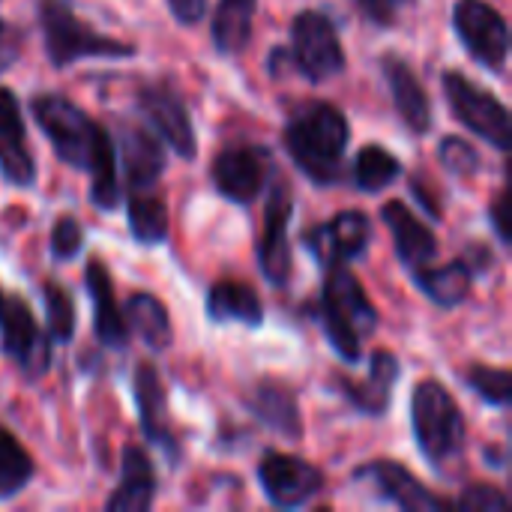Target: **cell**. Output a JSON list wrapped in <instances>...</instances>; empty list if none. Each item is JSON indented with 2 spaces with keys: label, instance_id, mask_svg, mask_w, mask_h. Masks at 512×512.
<instances>
[{
  "label": "cell",
  "instance_id": "5b68a950",
  "mask_svg": "<svg viewBox=\"0 0 512 512\" xmlns=\"http://www.w3.org/2000/svg\"><path fill=\"white\" fill-rule=\"evenodd\" d=\"M45 51L54 66H69L84 57H132L135 45L96 33L87 21L72 12L69 0H39Z\"/></svg>",
  "mask_w": 512,
  "mask_h": 512
},
{
  "label": "cell",
  "instance_id": "ffe728a7",
  "mask_svg": "<svg viewBox=\"0 0 512 512\" xmlns=\"http://www.w3.org/2000/svg\"><path fill=\"white\" fill-rule=\"evenodd\" d=\"M246 405L252 408V414L273 429L276 435L288 438V441H300L303 438V417H300V402L297 396L282 387L279 381H261L252 387V393L246 396Z\"/></svg>",
  "mask_w": 512,
  "mask_h": 512
},
{
  "label": "cell",
  "instance_id": "2e32d148",
  "mask_svg": "<svg viewBox=\"0 0 512 512\" xmlns=\"http://www.w3.org/2000/svg\"><path fill=\"white\" fill-rule=\"evenodd\" d=\"M381 216H384V222H387V228L393 234L399 261L405 267L420 270L438 255V240H435L432 228L423 225V219L405 201H387Z\"/></svg>",
  "mask_w": 512,
  "mask_h": 512
},
{
  "label": "cell",
  "instance_id": "60d3db41",
  "mask_svg": "<svg viewBox=\"0 0 512 512\" xmlns=\"http://www.w3.org/2000/svg\"><path fill=\"white\" fill-rule=\"evenodd\" d=\"M6 63H12V57H0V69H3Z\"/></svg>",
  "mask_w": 512,
  "mask_h": 512
},
{
  "label": "cell",
  "instance_id": "cb8c5ba5",
  "mask_svg": "<svg viewBox=\"0 0 512 512\" xmlns=\"http://www.w3.org/2000/svg\"><path fill=\"white\" fill-rule=\"evenodd\" d=\"M207 315L219 324L225 321H237L246 327H261L264 321V306L258 300V294L234 279H222L210 288L207 294Z\"/></svg>",
  "mask_w": 512,
  "mask_h": 512
},
{
  "label": "cell",
  "instance_id": "d6986e66",
  "mask_svg": "<svg viewBox=\"0 0 512 512\" xmlns=\"http://www.w3.org/2000/svg\"><path fill=\"white\" fill-rule=\"evenodd\" d=\"M87 291H90V300H93V330H96L99 345L114 348V351L126 348L129 324H126L117 300H114L111 276H108V270L99 261L87 264Z\"/></svg>",
  "mask_w": 512,
  "mask_h": 512
},
{
  "label": "cell",
  "instance_id": "7a4b0ae2",
  "mask_svg": "<svg viewBox=\"0 0 512 512\" xmlns=\"http://www.w3.org/2000/svg\"><path fill=\"white\" fill-rule=\"evenodd\" d=\"M351 129L345 114L330 102L300 105L285 126V147L294 165L312 183H336L345 171V147Z\"/></svg>",
  "mask_w": 512,
  "mask_h": 512
},
{
  "label": "cell",
  "instance_id": "3957f363",
  "mask_svg": "<svg viewBox=\"0 0 512 512\" xmlns=\"http://www.w3.org/2000/svg\"><path fill=\"white\" fill-rule=\"evenodd\" d=\"M321 330L333 351L348 363H360V342L375 333L378 309L366 297L360 279L348 270V264L327 267L324 297H321Z\"/></svg>",
  "mask_w": 512,
  "mask_h": 512
},
{
  "label": "cell",
  "instance_id": "b9f144b4",
  "mask_svg": "<svg viewBox=\"0 0 512 512\" xmlns=\"http://www.w3.org/2000/svg\"><path fill=\"white\" fill-rule=\"evenodd\" d=\"M0 312H3V294H0Z\"/></svg>",
  "mask_w": 512,
  "mask_h": 512
},
{
  "label": "cell",
  "instance_id": "f1b7e54d",
  "mask_svg": "<svg viewBox=\"0 0 512 512\" xmlns=\"http://www.w3.org/2000/svg\"><path fill=\"white\" fill-rule=\"evenodd\" d=\"M33 459L18 438L0 426V501L15 498L33 480Z\"/></svg>",
  "mask_w": 512,
  "mask_h": 512
},
{
  "label": "cell",
  "instance_id": "e575fe53",
  "mask_svg": "<svg viewBox=\"0 0 512 512\" xmlns=\"http://www.w3.org/2000/svg\"><path fill=\"white\" fill-rule=\"evenodd\" d=\"M450 507L462 512H504L510 507V498L495 486H480L477 483V486L465 489L462 498L456 504H450Z\"/></svg>",
  "mask_w": 512,
  "mask_h": 512
},
{
  "label": "cell",
  "instance_id": "603a6c76",
  "mask_svg": "<svg viewBox=\"0 0 512 512\" xmlns=\"http://www.w3.org/2000/svg\"><path fill=\"white\" fill-rule=\"evenodd\" d=\"M135 405L141 414V432L153 444H171L168 435V396L162 387L159 372L150 363H141L135 369Z\"/></svg>",
  "mask_w": 512,
  "mask_h": 512
},
{
  "label": "cell",
  "instance_id": "e0dca14e",
  "mask_svg": "<svg viewBox=\"0 0 512 512\" xmlns=\"http://www.w3.org/2000/svg\"><path fill=\"white\" fill-rule=\"evenodd\" d=\"M381 69H384V78L390 84L399 117L408 123L411 132L426 135L432 129V102H429V93L420 84L417 72L396 54H387L381 60Z\"/></svg>",
  "mask_w": 512,
  "mask_h": 512
},
{
  "label": "cell",
  "instance_id": "7c38bea8",
  "mask_svg": "<svg viewBox=\"0 0 512 512\" xmlns=\"http://www.w3.org/2000/svg\"><path fill=\"white\" fill-rule=\"evenodd\" d=\"M372 240V225H369V216L360 213V210H345L339 216H333L330 222L324 225H315L303 243L306 249L324 264V267H333V264H348L354 258H360L366 252Z\"/></svg>",
  "mask_w": 512,
  "mask_h": 512
},
{
  "label": "cell",
  "instance_id": "7bdbcfd3",
  "mask_svg": "<svg viewBox=\"0 0 512 512\" xmlns=\"http://www.w3.org/2000/svg\"><path fill=\"white\" fill-rule=\"evenodd\" d=\"M0 33H3V21H0Z\"/></svg>",
  "mask_w": 512,
  "mask_h": 512
},
{
  "label": "cell",
  "instance_id": "83f0119b",
  "mask_svg": "<svg viewBox=\"0 0 512 512\" xmlns=\"http://www.w3.org/2000/svg\"><path fill=\"white\" fill-rule=\"evenodd\" d=\"M129 231L138 243L156 246L168 237V207L156 195L132 192L129 198Z\"/></svg>",
  "mask_w": 512,
  "mask_h": 512
},
{
  "label": "cell",
  "instance_id": "d6a6232c",
  "mask_svg": "<svg viewBox=\"0 0 512 512\" xmlns=\"http://www.w3.org/2000/svg\"><path fill=\"white\" fill-rule=\"evenodd\" d=\"M438 159L456 177H474L480 171V153L465 138H456V135H447L438 144Z\"/></svg>",
  "mask_w": 512,
  "mask_h": 512
},
{
  "label": "cell",
  "instance_id": "74e56055",
  "mask_svg": "<svg viewBox=\"0 0 512 512\" xmlns=\"http://www.w3.org/2000/svg\"><path fill=\"white\" fill-rule=\"evenodd\" d=\"M512 195L510 189H501V195L495 198V204L489 207V219H492V225H495V234H498V240L504 243V246H510L512 243Z\"/></svg>",
  "mask_w": 512,
  "mask_h": 512
},
{
  "label": "cell",
  "instance_id": "52a82bcc",
  "mask_svg": "<svg viewBox=\"0 0 512 512\" xmlns=\"http://www.w3.org/2000/svg\"><path fill=\"white\" fill-rule=\"evenodd\" d=\"M291 63L309 81L321 84L345 69V48L336 24L321 9H306L291 24Z\"/></svg>",
  "mask_w": 512,
  "mask_h": 512
},
{
  "label": "cell",
  "instance_id": "6da1fadb",
  "mask_svg": "<svg viewBox=\"0 0 512 512\" xmlns=\"http://www.w3.org/2000/svg\"><path fill=\"white\" fill-rule=\"evenodd\" d=\"M33 120L51 141L54 153L72 165L84 168L90 174V195L93 204L102 210H114L120 201V183H117V156L111 135L93 123L78 105H72L66 96L45 93L30 102Z\"/></svg>",
  "mask_w": 512,
  "mask_h": 512
},
{
  "label": "cell",
  "instance_id": "ab89813d",
  "mask_svg": "<svg viewBox=\"0 0 512 512\" xmlns=\"http://www.w3.org/2000/svg\"><path fill=\"white\" fill-rule=\"evenodd\" d=\"M171 12L177 21L183 24H198L204 18V9H207V0H168Z\"/></svg>",
  "mask_w": 512,
  "mask_h": 512
},
{
  "label": "cell",
  "instance_id": "4316f807",
  "mask_svg": "<svg viewBox=\"0 0 512 512\" xmlns=\"http://www.w3.org/2000/svg\"><path fill=\"white\" fill-rule=\"evenodd\" d=\"M126 321L144 339V345L153 348V351H165L171 345V339H174L168 309L153 294H135V297H129V303H126Z\"/></svg>",
  "mask_w": 512,
  "mask_h": 512
},
{
  "label": "cell",
  "instance_id": "5bb4252c",
  "mask_svg": "<svg viewBox=\"0 0 512 512\" xmlns=\"http://www.w3.org/2000/svg\"><path fill=\"white\" fill-rule=\"evenodd\" d=\"M294 216L291 189L285 180L273 183L267 210H264V234H261V270L273 285H285L291 276V243H288V222Z\"/></svg>",
  "mask_w": 512,
  "mask_h": 512
},
{
  "label": "cell",
  "instance_id": "9a60e30c",
  "mask_svg": "<svg viewBox=\"0 0 512 512\" xmlns=\"http://www.w3.org/2000/svg\"><path fill=\"white\" fill-rule=\"evenodd\" d=\"M357 480H369L375 486V492L396 504L399 510L408 512H438L447 510L450 504L438 495H432L405 465L399 462H372L366 468L357 471Z\"/></svg>",
  "mask_w": 512,
  "mask_h": 512
},
{
  "label": "cell",
  "instance_id": "4dcf8cb0",
  "mask_svg": "<svg viewBox=\"0 0 512 512\" xmlns=\"http://www.w3.org/2000/svg\"><path fill=\"white\" fill-rule=\"evenodd\" d=\"M42 297H45V318H48V336L57 342V345H66L72 342L75 336V303L69 297V291L57 282H48L42 288Z\"/></svg>",
  "mask_w": 512,
  "mask_h": 512
},
{
  "label": "cell",
  "instance_id": "f546056e",
  "mask_svg": "<svg viewBox=\"0 0 512 512\" xmlns=\"http://www.w3.org/2000/svg\"><path fill=\"white\" fill-rule=\"evenodd\" d=\"M402 174V162L381 144H369L357 153L354 180L363 192H381Z\"/></svg>",
  "mask_w": 512,
  "mask_h": 512
},
{
  "label": "cell",
  "instance_id": "4fadbf2b",
  "mask_svg": "<svg viewBox=\"0 0 512 512\" xmlns=\"http://www.w3.org/2000/svg\"><path fill=\"white\" fill-rule=\"evenodd\" d=\"M138 108L147 117V123L159 132V138L183 159H192L198 150L192 117L183 105V99L162 84H147L138 93Z\"/></svg>",
  "mask_w": 512,
  "mask_h": 512
},
{
  "label": "cell",
  "instance_id": "f35d334b",
  "mask_svg": "<svg viewBox=\"0 0 512 512\" xmlns=\"http://www.w3.org/2000/svg\"><path fill=\"white\" fill-rule=\"evenodd\" d=\"M357 3L366 12V18L375 21V24H381V27L384 24H393L396 15H399V9H402L399 0H357Z\"/></svg>",
  "mask_w": 512,
  "mask_h": 512
},
{
  "label": "cell",
  "instance_id": "836d02e7",
  "mask_svg": "<svg viewBox=\"0 0 512 512\" xmlns=\"http://www.w3.org/2000/svg\"><path fill=\"white\" fill-rule=\"evenodd\" d=\"M0 171L15 186H33L36 165H33L30 153L24 150V141H6V138H0Z\"/></svg>",
  "mask_w": 512,
  "mask_h": 512
},
{
  "label": "cell",
  "instance_id": "9c48e42d",
  "mask_svg": "<svg viewBox=\"0 0 512 512\" xmlns=\"http://www.w3.org/2000/svg\"><path fill=\"white\" fill-rule=\"evenodd\" d=\"M258 480L264 495L282 510H300L324 489V474L315 465L285 453H267L258 465Z\"/></svg>",
  "mask_w": 512,
  "mask_h": 512
},
{
  "label": "cell",
  "instance_id": "8d00e7d4",
  "mask_svg": "<svg viewBox=\"0 0 512 512\" xmlns=\"http://www.w3.org/2000/svg\"><path fill=\"white\" fill-rule=\"evenodd\" d=\"M0 138L6 141H24V123H21V108L12 90L0 87Z\"/></svg>",
  "mask_w": 512,
  "mask_h": 512
},
{
  "label": "cell",
  "instance_id": "7402d4cb",
  "mask_svg": "<svg viewBox=\"0 0 512 512\" xmlns=\"http://www.w3.org/2000/svg\"><path fill=\"white\" fill-rule=\"evenodd\" d=\"M156 498V477L147 453L141 447L123 450V474L114 495L105 501L108 512H144Z\"/></svg>",
  "mask_w": 512,
  "mask_h": 512
},
{
  "label": "cell",
  "instance_id": "44dd1931",
  "mask_svg": "<svg viewBox=\"0 0 512 512\" xmlns=\"http://www.w3.org/2000/svg\"><path fill=\"white\" fill-rule=\"evenodd\" d=\"M120 159H123L126 183L132 192L153 189L165 171L162 144L153 138V132L138 129V126H126L120 132Z\"/></svg>",
  "mask_w": 512,
  "mask_h": 512
},
{
  "label": "cell",
  "instance_id": "484cf974",
  "mask_svg": "<svg viewBox=\"0 0 512 512\" xmlns=\"http://www.w3.org/2000/svg\"><path fill=\"white\" fill-rule=\"evenodd\" d=\"M258 0H219L213 15V45L222 57L240 54L252 36Z\"/></svg>",
  "mask_w": 512,
  "mask_h": 512
},
{
  "label": "cell",
  "instance_id": "8992f818",
  "mask_svg": "<svg viewBox=\"0 0 512 512\" xmlns=\"http://www.w3.org/2000/svg\"><path fill=\"white\" fill-rule=\"evenodd\" d=\"M444 90L447 102L456 114V120L480 135L483 141L495 144L501 153L512 150V120L507 105L486 87L474 84L462 72H447L444 75Z\"/></svg>",
  "mask_w": 512,
  "mask_h": 512
},
{
  "label": "cell",
  "instance_id": "8fae6325",
  "mask_svg": "<svg viewBox=\"0 0 512 512\" xmlns=\"http://www.w3.org/2000/svg\"><path fill=\"white\" fill-rule=\"evenodd\" d=\"M0 327H3V351L24 369L27 378H42L51 363V345L45 333L36 327L33 312L21 297H9V303L3 300Z\"/></svg>",
  "mask_w": 512,
  "mask_h": 512
},
{
  "label": "cell",
  "instance_id": "d4e9b609",
  "mask_svg": "<svg viewBox=\"0 0 512 512\" xmlns=\"http://www.w3.org/2000/svg\"><path fill=\"white\" fill-rule=\"evenodd\" d=\"M471 279H474V267H471L465 258L450 261V264L435 267V270H426V267L414 270L417 288H420L432 303H438V306H444V309H453V306H459V303L468 300V294H471Z\"/></svg>",
  "mask_w": 512,
  "mask_h": 512
},
{
  "label": "cell",
  "instance_id": "277c9868",
  "mask_svg": "<svg viewBox=\"0 0 512 512\" xmlns=\"http://www.w3.org/2000/svg\"><path fill=\"white\" fill-rule=\"evenodd\" d=\"M411 423L420 453L441 471L465 456V420L453 393L438 381H423L414 387Z\"/></svg>",
  "mask_w": 512,
  "mask_h": 512
},
{
  "label": "cell",
  "instance_id": "d590c367",
  "mask_svg": "<svg viewBox=\"0 0 512 512\" xmlns=\"http://www.w3.org/2000/svg\"><path fill=\"white\" fill-rule=\"evenodd\" d=\"M81 243H84V231H81V225L72 216H63V219L54 222V231H51V255L57 261H72L81 252Z\"/></svg>",
  "mask_w": 512,
  "mask_h": 512
},
{
  "label": "cell",
  "instance_id": "ba28073f",
  "mask_svg": "<svg viewBox=\"0 0 512 512\" xmlns=\"http://www.w3.org/2000/svg\"><path fill=\"white\" fill-rule=\"evenodd\" d=\"M453 27L480 66L504 72L510 54V30L495 6L486 0H459L453 9Z\"/></svg>",
  "mask_w": 512,
  "mask_h": 512
},
{
  "label": "cell",
  "instance_id": "ac0fdd59",
  "mask_svg": "<svg viewBox=\"0 0 512 512\" xmlns=\"http://www.w3.org/2000/svg\"><path fill=\"white\" fill-rule=\"evenodd\" d=\"M396 381H399V360L390 351H375L369 360V375L363 381L342 378L339 387L357 411L369 417H384L390 408V393Z\"/></svg>",
  "mask_w": 512,
  "mask_h": 512
},
{
  "label": "cell",
  "instance_id": "1f68e13d",
  "mask_svg": "<svg viewBox=\"0 0 512 512\" xmlns=\"http://www.w3.org/2000/svg\"><path fill=\"white\" fill-rule=\"evenodd\" d=\"M468 387L489 405L507 408L512 402V375L510 369H495V366H474L465 375Z\"/></svg>",
  "mask_w": 512,
  "mask_h": 512
},
{
  "label": "cell",
  "instance_id": "30bf717a",
  "mask_svg": "<svg viewBox=\"0 0 512 512\" xmlns=\"http://www.w3.org/2000/svg\"><path fill=\"white\" fill-rule=\"evenodd\" d=\"M273 171V159L264 147H225L213 159V183L222 198L234 204H252Z\"/></svg>",
  "mask_w": 512,
  "mask_h": 512
}]
</instances>
